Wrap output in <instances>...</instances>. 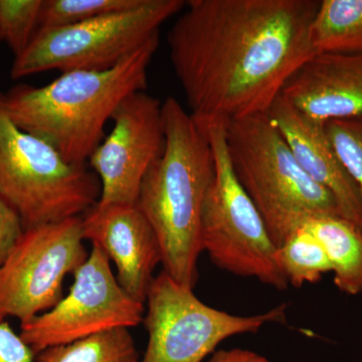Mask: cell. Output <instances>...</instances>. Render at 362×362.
<instances>
[{"label": "cell", "instance_id": "obj_1", "mask_svg": "<svg viewBox=\"0 0 362 362\" xmlns=\"http://www.w3.org/2000/svg\"><path fill=\"white\" fill-rule=\"evenodd\" d=\"M319 0H189L171 26V64L199 127L268 113L316 54Z\"/></svg>", "mask_w": 362, "mask_h": 362}, {"label": "cell", "instance_id": "obj_2", "mask_svg": "<svg viewBox=\"0 0 362 362\" xmlns=\"http://www.w3.org/2000/svg\"><path fill=\"white\" fill-rule=\"evenodd\" d=\"M159 33L104 71H71L42 87L20 84L4 95L16 125L37 136L74 165L85 166L105 138L104 128L126 97L147 88Z\"/></svg>", "mask_w": 362, "mask_h": 362}, {"label": "cell", "instance_id": "obj_3", "mask_svg": "<svg viewBox=\"0 0 362 362\" xmlns=\"http://www.w3.org/2000/svg\"><path fill=\"white\" fill-rule=\"evenodd\" d=\"M165 147L147 171L136 202L156 233L163 271L194 289L202 252V218L214 175L206 132L173 97L162 103Z\"/></svg>", "mask_w": 362, "mask_h": 362}, {"label": "cell", "instance_id": "obj_4", "mask_svg": "<svg viewBox=\"0 0 362 362\" xmlns=\"http://www.w3.org/2000/svg\"><path fill=\"white\" fill-rule=\"evenodd\" d=\"M225 135L235 177L276 246L312 218L340 216L334 197L305 173L267 114L226 123Z\"/></svg>", "mask_w": 362, "mask_h": 362}, {"label": "cell", "instance_id": "obj_5", "mask_svg": "<svg viewBox=\"0 0 362 362\" xmlns=\"http://www.w3.org/2000/svg\"><path fill=\"white\" fill-rule=\"evenodd\" d=\"M101 183L87 166L64 160L51 145L21 129L0 92V197L23 228L78 218L99 201Z\"/></svg>", "mask_w": 362, "mask_h": 362}, {"label": "cell", "instance_id": "obj_6", "mask_svg": "<svg viewBox=\"0 0 362 362\" xmlns=\"http://www.w3.org/2000/svg\"><path fill=\"white\" fill-rule=\"evenodd\" d=\"M211 143L214 175L202 218V247L214 265L238 276L286 290L289 282L254 202L235 177L226 148L225 125L201 127Z\"/></svg>", "mask_w": 362, "mask_h": 362}, {"label": "cell", "instance_id": "obj_7", "mask_svg": "<svg viewBox=\"0 0 362 362\" xmlns=\"http://www.w3.org/2000/svg\"><path fill=\"white\" fill-rule=\"evenodd\" d=\"M185 6L183 0H143L128 11L37 30L25 51L14 58L11 77L20 80L54 70H108L158 33L160 26Z\"/></svg>", "mask_w": 362, "mask_h": 362}, {"label": "cell", "instance_id": "obj_8", "mask_svg": "<svg viewBox=\"0 0 362 362\" xmlns=\"http://www.w3.org/2000/svg\"><path fill=\"white\" fill-rule=\"evenodd\" d=\"M145 303L148 345L141 362H202L226 338L285 322L287 308L283 304L257 315H233L204 304L192 288L164 271L152 281Z\"/></svg>", "mask_w": 362, "mask_h": 362}, {"label": "cell", "instance_id": "obj_9", "mask_svg": "<svg viewBox=\"0 0 362 362\" xmlns=\"http://www.w3.org/2000/svg\"><path fill=\"white\" fill-rule=\"evenodd\" d=\"M88 256L80 216L25 230L0 267V323L28 322L54 308L66 275Z\"/></svg>", "mask_w": 362, "mask_h": 362}, {"label": "cell", "instance_id": "obj_10", "mask_svg": "<svg viewBox=\"0 0 362 362\" xmlns=\"http://www.w3.org/2000/svg\"><path fill=\"white\" fill-rule=\"evenodd\" d=\"M73 276L70 291L54 308L21 324V337L35 356L106 331L129 329L144 318V304L121 288L99 247L93 245Z\"/></svg>", "mask_w": 362, "mask_h": 362}, {"label": "cell", "instance_id": "obj_11", "mask_svg": "<svg viewBox=\"0 0 362 362\" xmlns=\"http://www.w3.org/2000/svg\"><path fill=\"white\" fill-rule=\"evenodd\" d=\"M111 119L113 130L88 160L101 183L97 204H136L144 176L165 147L162 102L138 90L121 102Z\"/></svg>", "mask_w": 362, "mask_h": 362}, {"label": "cell", "instance_id": "obj_12", "mask_svg": "<svg viewBox=\"0 0 362 362\" xmlns=\"http://www.w3.org/2000/svg\"><path fill=\"white\" fill-rule=\"evenodd\" d=\"M83 220L84 240L113 261L117 281L136 301L144 304L154 270L161 264L158 240L137 204H95Z\"/></svg>", "mask_w": 362, "mask_h": 362}, {"label": "cell", "instance_id": "obj_13", "mask_svg": "<svg viewBox=\"0 0 362 362\" xmlns=\"http://www.w3.org/2000/svg\"><path fill=\"white\" fill-rule=\"evenodd\" d=\"M267 115L305 173L334 197L340 216L362 230V195L338 157L326 123L304 115L281 95Z\"/></svg>", "mask_w": 362, "mask_h": 362}, {"label": "cell", "instance_id": "obj_14", "mask_svg": "<svg viewBox=\"0 0 362 362\" xmlns=\"http://www.w3.org/2000/svg\"><path fill=\"white\" fill-rule=\"evenodd\" d=\"M281 96L318 122L362 117V54L316 52Z\"/></svg>", "mask_w": 362, "mask_h": 362}, {"label": "cell", "instance_id": "obj_15", "mask_svg": "<svg viewBox=\"0 0 362 362\" xmlns=\"http://www.w3.org/2000/svg\"><path fill=\"white\" fill-rule=\"evenodd\" d=\"M307 228L322 245L339 291L351 296L362 293V230L340 216H319Z\"/></svg>", "mask_w": 362, "mask_h": 362}, {"label": "cell", "instance_id": "obj_16", "mask_svg": "<svg viewBox=\"0 0 362 362\" xmlns=\"http://www.w3.org/2000/svg\"><path fill=\"white\" fill-rule=\"evenodd\" d=\"M315 52L362 54V0H322L311 25Z\"/></svg>", "mask_w": 362, "mask_h": 362}, {"label": "cell", "instance_id": "obj_17", "mask_svg": "<svg viewBox=\"0 0 362 362\" xmlns=\"http://www.w3.org/2000/svg\"><path fill=\"white\" fill-rule=\"evenodd\" d=\"M37 362H141L127 328L51 347L35 356Z\"/></svg>", "mask_w": 362, "mask_h": 362}, {"label": "cell", "instance_id": "obj_18", "mask_svg": "<svg viewBox=\"0 0 362 362\" xmlns=\"http://www.w3.org/2000/svg\"><path fill=\"white\" fill-rule=\"evenodd\" d=\"M278 250L281 268L294 287L313 284L331 272L322 245L303 226L290 233Z\"/></svg>", "mask_w": 362, "mask_h": 362}, {"label": "cell", "instance_id": "obj_19", "mask_svg": "<svg viewBox=\"0 0 362 362\" xmlns=\"http://www.w3.org/2000/svg\"><path fill=\"white\" fill-rule=\"evenodd\" d=\"M143 0H42L39 28H61L84 23L105 14L128 11Z\"/></svg>", "mask_w": 362, "mask_h": 362}, {"label": "cell", "instance_id": "obj_20", "mask_svg": "<svg viewBox=\"0 0 362 362\" xmlns=\"http://www.w3.org/2000/svg\"><path fill=\"white\" fill-rule=\"evenodd\" d=\"M42 0H0V40L18 58L37 28Z\"/></svg>", "mask_w": 362, "mask_h": 362}, {"label": "cell", "instance_id": "obj_21", "mask_svg": "<svg viewBox=\"0 0 362 362\" xmlns=\"http://www.w3.org/2000/svg\"><path fill=\"white\" fill-rule=\"evenodd\" d=\"M325 126L338 157L362 195V117L329 121Z\"/></svg>", "mask_w": 362, "mask_h": 362}, {"label": "cell", "instance_id": "obj_22", "mask_svg": "<svg viewBox=\"0 0 362 362\" xmlns=\"http://www.w3.org/2000/svg\"><path fill=\"white\" fill-rule=\"evenodd\" d=\"M25 232L18 213L0 197V267Z\"/></svg>", "mask_w": 362, "mask_h": 362}, {"label": "cell", "instance_id": "obj_23", "mask_svg": "<svg viewBox=\"0 0 362 362\" xmlns=\"http://www.w3.org/2000/svg\"><path fill=\"white\" fill-rule=\"evenodd\" d=\"M35 356L11 324L7 321L0 323V362H37Z\"/></svg>", "mask_w": 362, "mask_h": 362}, {"label": "cell", "instance_id": "obj_24", "mask_svg": "<svg viewBox=\"0 0 362 362\" xmlns=\"http://www.w3.org/2000/svg\"><path fill=\"white\" fill-rule=\"evenodd\" d=\"M206 362H270L266 357L251 350L221 349L214 351Z\"/></svg>", "mask_w": 362, "mask_h": 362}, {"label": "cell", "instance_id": "obj_25", "mask_svg": "<svg viewBox=\"0 0 362 362\" xmlns=\"http://www.w3.org/2000/svg\"><path fill=\"white\" fill-rule=\"evenodd\" d=\"M0 42H1V40H0Z\"/></svg>", "mask_w": 362, "mask_h": 362}]
</instances>
